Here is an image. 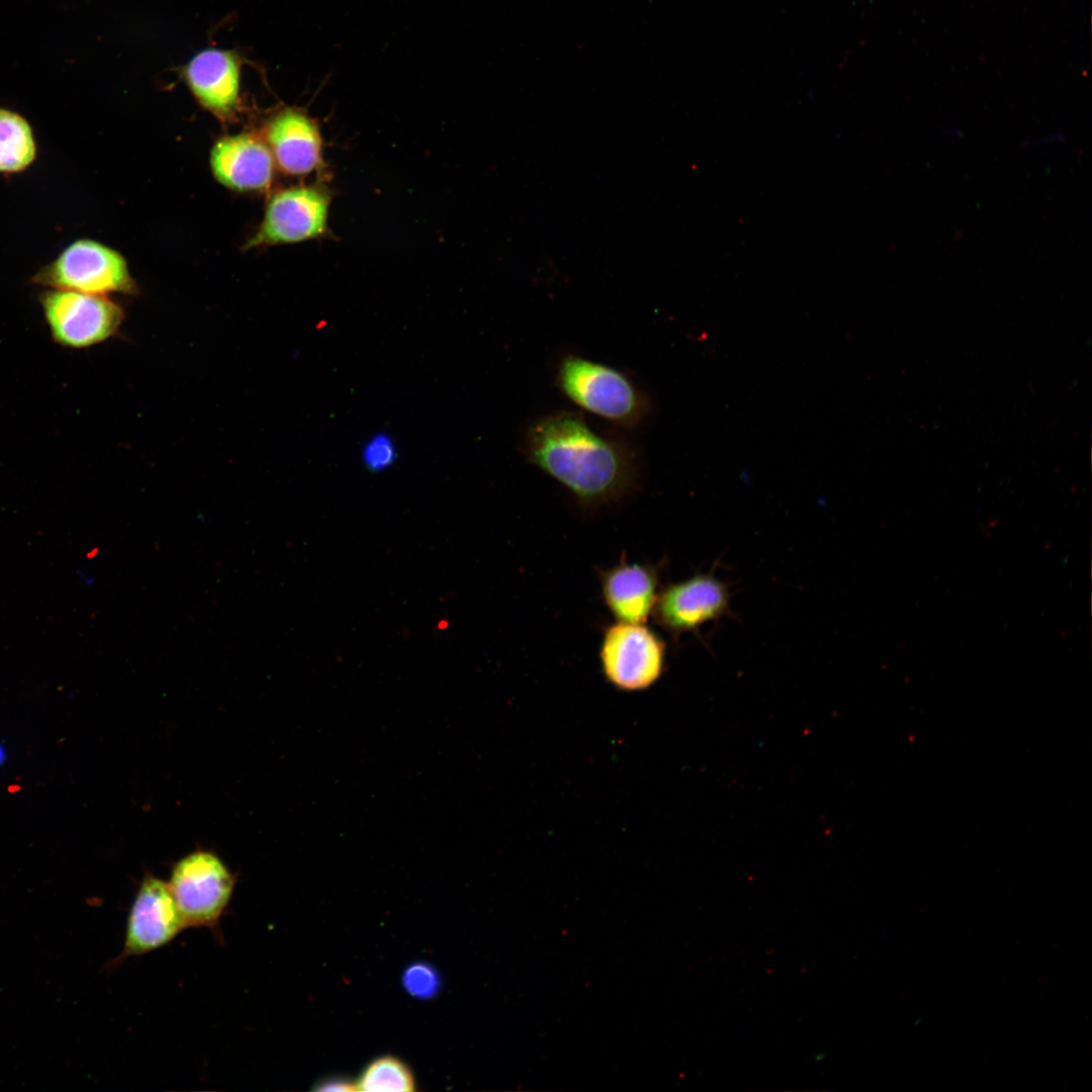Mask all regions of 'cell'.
I'll use <instances>...</instances> for the list:
<instances>
[{
	"instance_id": "obj_13",
	"label": "cell",
	"mask_w": 1092,
	"mask_h": 1092,
	"mask_svg": "<svg viewBox=\"0 0 1092 1092\" xmlns=\"http://www.w3.org/2000/svg\"><path fill=\"white\" fill-rule=\"evenodd\" d=\"M275 162L266 142L251 133L218 140L210 153V167L223 186L240 191L267 189L274 177Z\"/></svg>"
},
{
	"instance_id": "obj_1",
	"label": "cell",
	"mask_w": 1092,
	"mask_h": 1092,
	"mask_svg": "<svg viewBox=\"0 0 1092 1092\" xmlns=\"http://www.w3.org/2000/svg\"><path fill=\"white\" fill-rule=\"evenodd\" d=\"M522 445L527 460L582 507L621 502L638 485L639 461L633 448L601 434L575 412L558 411L535 420Z\"/></svg>"
},
{
	"instance_id": "obj_19",
	"label": "cell",
	"mask_w": 1092,
	"mask_h": 1092,
	"mask_svg": "<svg viewBox=\"0 0 1092 1092\" xmlns=\"http://www.w3.org/2000/svg\"><path fill=\"white\" fill-rule=\"evenodd\" d=\"M8 759V751L5 744L0 740V768L6 763Z\"/></svg>"
},
{
	"instance_id": "obj_15",
	"label": "cell",
	"mask_w": 1092,
	"mask_h": 1092,
	"mask_svg": "<svg viewBox=\"0 0 1092 1092\" xmlns=\"http://www.w3.org/2000/svg\"><path fill=\"white\" fill-rule=\"evenodd\" d=\"M361 1091H415L416 1083L411 1069L401 1060L382 1056L372 1061L355 1083Z\"/></svg>"
},
{
	"instance_id": "obj_18",
	"label": "cell",
	"mask_w": 1092,
	"mask_h": 1092,
	"mask_svg": "<svg viewBox=\"0 0 1092 1092\" xmlns=\"http://www.w3.org/2000/svg\"><path fill=\"white\" fill-rule=\"evenodd\" d=\"M316 1091H353L355 1083L343 1077H330L317 1082L314 1086Z\"/></svg>"
},
{
	"instance_id": "obj_16",
	"label": "cell",
	"mask_w": 1092,
	"mask_h": 1092,
	"mask_svg": "<svg viewBox=\"0 0 1092 1092\" xmlns=\"http://www.w3.org/2000/svg\"><path fill=\"white\" fill-rule=\"evenodd\" d=\"M402 984L407 993L419 999L436 996L441 988L438 971L429 963L417 962L407 966L402 974Z\"/></svg>"
},
{
	"instance_id": "obj_5",
	"label": "cell",
	"mask_w": 1092,
	"mask_h": 1092,
	"mask_svg": "<svg viewBox=\"0 0 1092 1092\" xmlns=\"http://www.w3.org/2000/svg\"><path fill=\"white\" fill-rule=\"evenodd\" d=\"M235 877L213 853L198 850L172 869L170 890L186 927H216L231 901Z\"/></svg>"
},
{
	"instance_id": "obj_9",
	"label": "cell",
	"mask_w": 1092,
	"mask_h": 1092,
	"mask_svg": "<svg viewBox=\"0 0 1092 1092\" xmlns=\"http://www.w3.org/2000/svg\"><path fill=\"white\" fill-rule=\"evenodd\" d=\"M727 586L711 573H698L658 593L652 616L675 639L729 613Z\"/></svg>"
},
{
	"instance_id": "obj_8",
	"label": "cell",
	"mask_w": 1092,
	"mask_h": 1092,
	"mask_svg": "<svg viewBox=\"0 0 1092 1092\" xmlns=\"http://www.w3.org/2000/svg\"><path fill=\"white\" fill-rule=\"evenodd\" d=\"M184 928L185 921L168 883L146 875L128 911L123 948L110 965L163 947Z\"/></svg>"
},
{
	"instance_id": "obj_7",
	"label": "cell",
	"mask_w": 1092,
	"mask_h": 1092,
	"mask_svg": "<svg viewBox=\"0 0 1092 1092\" xmlns=\"http://www.w3.org/2000/svg\"><path fill=\"white\" fill-rule=\"evenodd\" d=\"M331 204L332 193L324 185H297L276 191L247 248L323 238L329 230Z\"/></svg>"
},
{
	"instance_id": "obj_3",
	"label": "cell",
	"mask_w": 1092,
	"mask_h": 1092,
	"mask_svg": "<svg viewBox=\"0 0 1092 1092\" xmlns=\"http://www.w3.org/2000/svg\"><path fill=\"white\" fill-rule=\"evenodd\" d=\"M31 281L50 289L99 295L135 291L125 259L117 251L91 239H80L68 245L54 261L40 268Z\"/></svg>"
},
{
	"instance_id": "obj_2",
	"label": "cell",
	"mask_w": 1092,
	"mask_h": 1092,
	"mask_svg": "<svg viewBox=\"0 0 1092 1092\" xmlns=\"http://www.w3.org/2000/svg\"><path fill=\"white\" fill-rule=\"evenodd\" d=\"M560 391L578 407L624 429H636L651 414L646 393L624 372L575 354L557 364Z\"/></svg>"
},
{
	"instance_id": "obj_14",
	"label": "cell",
	"mask_w": 1092,
	"mask_h": 1092,
	"mask_svg": "<svg viewBox=\"0 0 1092 1092\" xmlns=\"http://www.w3.org/2000/svg\"><path fill=\"white\" fill-rule=\"evenodd\" d=\"M35 158L36 143L29 122L15 111L0 108V173L22 172Z\"/></svg>"
},
{
	"instance_id": "obj_4",
	"label": "cell",
	"mask_w": 1092,
	"mask_h": 1092,
	"mask_svg": "<svg viewBox=\"0 0 1092 1092\" xmlns=\"http://www.w3.org/2000/svg\"><path fill=\"white\" fill-rule=\"evenodd\" d=\"M38 299L51 338L64 348L85 349L108 340L124 316L105 295L49 288Z\"/></svg>"
},
{
	"instance_id": "obj_6",
	"label": "cell",
	"mask_w": 1092,
	"mask_h": 1092,
	"mask_svg": "<svg viewBox=\"0 0 1092 1092\" xmlns=\"http://www.w3.org/2000/svg\"><path fill=\"white\" fill-rule=\"evenodd\" d=\"M666 645L644 624L617 622L608 626L600 646L606 679L626 692L650 688L662 674Z\"/></svg>"
},
{
	"instance_id": "obj_10",
	"label": "cell",
	"mask_w": 1092,
	"mask_h": 1092,
	"mask_svg": "<svg viewBox=\"0 0 1092 1092\" xmlns=\"http://www.w3.org/2000/svg\"><path fill=\"white\" fill-rule=\"evenodd\" d=\"M597 572L604 603L613 617L618 622L646 623L658 596L660 565L628 562L623 553L618 563Z\"/></svg>"
},
{
	"instance_id": "obj_17",
	"label": "cell",
	"mask_w": 1092,
	"mask_h": 1092,
	"mask_svg": "<svg viewBox=\"0 0 1092 1092\" xmlns=\"http://www.w3.org/2000/svg\"><path fill=\"white\" fill-rule=\"evenodd\" d=\"M363 461L371 470L387 468L396 458V449L391 438L384 434L372 437L363 448Z\"/></svg>"
},
{
	"instance_id": "obj_11",
	"label": "cell",
	"mask_w": 1092,
	"mask_h": 1092,
	"mask_svg": "<svg viewBox=\"0 0 1092 1092\" xmlns=\"http://www.w3.org/2000/svg\"><path fill=\"white\" fill-rule=\"evenodd\" d=\"M266 143L275 164L287 175H308L323 163L321 128L300 108L285 107L276 112L267 123Z\"/></svg>"
},
{
	"instance_id": "obj_12",
	"label": "cell",
	"mask_w": 1092,
	"mask_h": 1092,
	"mask_svg": "<svg viewBox=\"0 0 1092 1092\" xmlns=\"http://www.w3.org/2000/svg\"><path fill=\"white\" fill-rule=\"evenodd\" d=\"M183 74L204 108L221 120L235 116L240 104L241 63L233 52L201 51L186 64Z\"/></svg>"
}]
</instances>
